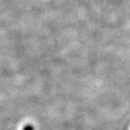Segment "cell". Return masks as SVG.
Instances as JSON below:
<instances>
[{
	"mask_svg": "<svg viewBox=\"0 0 130 130\" xmlns=\"http://www.w3.org/2000/svg\"><path fill=\"white\" fill-rule=\"evenodd\" d=\"M24 130H34V127H32V126H31V125H27V126L24 128Z\"/></svg>",
	"mask_w": 130,
	"mask_h": 130,
	"instance_id": "obj_1",
	"label": "cell"
}]
</instances>
